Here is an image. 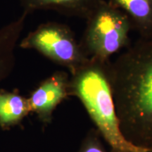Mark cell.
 <instances>
[{"mask_svg": "<svg viewBox=\"0 0 152 152\" xmlns=\"http://www.w3.org/2000/svg\"><path fill=\"white\" fill-rule=\"evenodd\" d=\"M20 48L33 49L73 73L90 58L76 40L71 28L56 22L42 23L18 42Z\"/></svg>", "mask_w": 152, "mask_h": 152, "instance_id": "4", "label": "cell"}, {"mask_svg": "<svg viewBox=\"0 0 152 152\" xmlns=\"http://www.w3.org/2000/svg\"><path fill=\"white\" fill-rule=\"evenodd\" d=\"M70 76L58 71L39 83L28 98L30 112L35 113L44 125H49L57 106L69 96Z\"/></svg>", "mask_w": 152, "mask_h": 152, "instance_id": "5", "label": "cell"}, {"mask_svg": "<svg viewBox=\"0 0 152 152\" xmlns=\"http://www.w3.org/2000/svg\"><path fill=\"white\" fill-rule=\"evenodd\" d=\"M119 121L127 141L152 147V37L141 38L107 65Z\"/></svg>", "mask_w": 152, "mask_h": 152, "instance_id": "1", "label": "cell"}, {"mask_svg": "<svg viewBox=\"0 0 152 152\" xmlns=\"http://www.w3.org/2000/svg\"><path fill=\"white\" fill-rule=\"evenodd\" d=\"M28 15L22 14L0 28V83L12 73L16 63L15 49Z\"/></svg>", "mask_w": 152, "mask_h": 152, "instance_id": "7", "label": "cell"}, {"mask_svg": "<svg viewBox=\"0 0 152 152\" xmlns=\"http://www.w3.org/2000/svg\"><path fill=\"white\" fill-rule=\"evenodd\" d=\"M76 152H109L102 142V136L96 129H92L83 139Z\"/></svg>", "mask_w": 152, "mask_h": 152, "instance_id": "10", "label": "cell"}, {"mask_svg": "<svg viewBox=\"0 0 152 152\" xmlns=\"http://www.w3.org/2000/svg\"><path fill=\"white\" fill-rule=\"evenodd\" d=\"M109 2L126 15L132 29L141 38L152 37V0H109Z\"/></svg>", "mask_w": 152, "mask_h": 152, "instance_id": "8", "label": "cell"}, {"mask_svg": "<svg viewBox=\"0 0 152 152\" xmlns=\"http://www.w3.org/2000/svg\"><path fill=\"white\" fill-rule=\"evenodd\" d=\"M23 12L29 15L37 11H54L67 16L86 19L100 0H18Z\"/></svg>", "mask_w": 152, "mask_h": 152, "instance_id": "6", "label": "cell"}, {"mask_svg": "<svg viewBox=\"0 0 152 152\" xmlns=\"http://www.w3.org/2000/svg\"><path fill=\"white\" fill-rule=\"evenodd\" d=\"M149 152H152V147L151 148H149Z\"/></svg>", "mask_w": 152, "mask_h": 152, "instance_id": "11", "label": "cell"}, {"mask_svg": "<svg viewBox=\"0 0 152 152\" xmlns=\"http://www.w3.org/2000/svg\"><path fill=\"white\" fill-rule=\"evenodd\" d=\"M86 20L80 45L88 58L108 62L112 55L128 46L130 20L109 2L100 0Z\"/></svg>", "mask_w": 152, "mask_h": 152, "instance_id": "3", "label": "cell"}, {"mask_svg": "<svg viewBox=\"0 0 152 152\" xmlns=\"http://www.w3.org/2000/svg\"><path fill=\"white\" fill-rule=\"evenodd\" d=\"M30 112L28 98L18 90H0V128L9 130L21 124Z\"/></svg>", "mask_w": 152, "mask_h": 152, "instance_id": "9", "label": "cell"}, {"mask_svg": "<svg viewBox=\"0 0 152 152\" xmlns=\"http://www.w3.org/2000/svg\"><path fill=\"white\" fill-rule=\"evenodd\" d=\"M108 62L90 58L71 73L69 96L78 98L112 152H149L123 137L120 129L108 75Z\"/></svg>", "mask_w": 152, "mask_h": 152, "instance_id": "2", "label": "cell"}]
</instances>
